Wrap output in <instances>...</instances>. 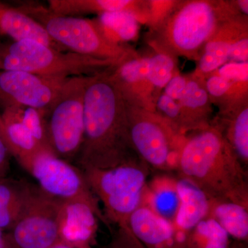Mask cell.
Listing matches in <instances>:
<instances>
[{"instance_id": "cell-11", "label": "cell", "mask_w": 248, "mask_h": 248, "mask_svg": "<svg viewBox=\"0 0 248 248\" xmlns=\"http://www.w3.org/2000/svg\"><path fill=\"white\" fill-rule=\"evenodd\" d=\"M67 79L22 71H0V107L24 106L48 112Z\"/></svg>"}, {"instance_id": "cell-28", "label": "cell", "mask_w": 248, "mask_h": 248, "mask_svg": "<svg viewBox=\"0 0 248 248\" xmlns=\"http://www.w3.org/2000/svg\"><path fill=\"white\" fill-rule=\"evenodd\" d=\"M11 108L14 109L18 118L29 129L39 146L42 149L52 151L47 132L46 111L24 106Z\"/></svg>"}, {"instance_id": "cell-2", "label": "cell", "mask_w": 248, "mask_h": 248, "mask_svg": "<svg viewBox=\"0 0 248 248\" xmlns=\"http://www.w3.org/2000/svg\"><path fill=\"white\" fill-rule=\"evenodd\" d=\"M177 170L209 199L248 208L247 170L213 122L187 137Z\"/></svg>"}, {"instance_id": "cell-13", "label": "cell", "mask_w": 248, "mask_h": 248, "mask_svg": "<svg viewBox=\"0 0 248 248\" xmlns=\"http://www.w3.org/2000/svg\"><path fill=\"white\" fill-rule=\"evenodd\" d=\"M128 228L146 248H186L187 234L142 204L129 218Z\"/></svg>"}, {"instance_id": "cell-15", "label": "cell", "mask_w": 248, "mask_h": 248, "mask_svg": "<svg viewBox=\"0 0 248 248\" xmlns=\"http://www.w3.org/2000/svg\"><path fill=\"white\" fill-rule=\"evenodd\" d=\"M48 9L60 16L79 17L86 14L125 11L131 13L140 23H148L150 1L135 0H48Z\"/></svg>"}, {"instance_id": "cell-30", "label": "cell", "mask_w": 248, "mask_h": 248, "mask_svg": "<svg viewBox=\"0 0 248 248\" xmlns=\"http://www.w3.org/2000/svg\"><path fill=\"white\" fill-rule=\"evenodd\" d=\"M155 112L181 130L182 118L180 107L177 102L161 93L156 101Z\"/></svg>"}, {"instance_id": "cell-34", "label": "cell", "mask_w": 248, "mask_h": 248, "mask_svg": "<svg viewBox=\"0 0 248 248\" xmlns=\"http://www.w3.org/2000/svg\"><path fill=\"white\" fill-rule=\"evenodd\" d=\"M188 77L182 76L180 74L176 75L170 80L167 85L165 86L164 93L173 100L178 102L182 97L183 93L187 84Z\"/></svg>"}, {"instance_id": "cell-18", "label": "cell", "mask_w": 248, "mask_h": 248, "mask_svg": "<svg viewBox=\"0 0 248 248\" xmlns=\"http://www.w3.org/2000/svg\"><path fill=\"white\" fill-rule=\"evenodd\" d=\"M0 35L9 36L15 42L35 40L46 46L65 51L66 49L54 42L46 31L27 15L0 1Z\"/></svg>"}, {"instance_id": "cell-12", "label": "cell", "mask_w": 248, "mask_h": 248, "mask_svg": "<svg viewBox=\"0 0 248 248\" xmlns=\"http://www.w3.org/2000/svg\"><path fill=\"white\" fill-rule=\"evenodd\" d=\"M148 57L140 55L122 62L111 70V76L123 94L125 102L155 112L161 93L152 86L147 76Z\"/></svg>"}, {"instance_id": "cell-32", "label": "cell", "mask_w": 248, "mask_h": 248, "mask_svg": "<svg viewBox=\"0 0 248 248\" xmlns=\"http://www.w3.org/2000/svg\"><path fill=\"white\" fill-rule=\"evenodd\" d=\"M107 248H146L130 231L118 228L113 239Z\"/></svg>"}, {"instance_id": "cell-25", "label": "cell", "mask_w": 248, "mask_h": 248, "mask_svg": "<svg viewBox=\"0 0 248 248\" xmlns=\"http://www.w3.org/2000/svg\"><path fill=\"white\" fill-rule=\"evenodd\" d=\"M204 83L212 104L219 107L220 113L234 109L248 101V82L231 81L210 75Z\"/></svg>"}, {"instance_id": "cell-29", "label": "cell", "mask_w": 248, "mask_h": 248, "mask_svg": "<svg viewBox=\"0 0 248 248\" xmlns=\"http://www.w3.org/2000/svg\"><path fill=\"white\" fill-rule=\"evenodd\" d=\"M179 74L175 59L167 54L156 52L148 57L147 76L153 88L158 92L164 89L173 77Z\"/></svg>"}, {"instance_id": "cell-10", "label": "cell", "mask_w": 248, "mask_h": 248, "mask_svg": "<svg viewBox=\"0 0 248 248\" xmlns=\"http://www.w3.org/2000/svg\"><path fill=\"white\" fill-rule=\"evenodd\" d=\"M62 205L63 202L31 184L20 216L6 232L14 248H48L60 242Z\"/></svg>"}, {"instance_id": "cell-17", "label": "cell", "mask_w": 248, "mask_h": 248, "mask_svg": "<svg viewBox=\"0 0 248 248\" xmlns=\"http://www.w3.org/2000/svg\"><path fill=\"white\" fill-rule=\"evenodd\" d=\"M187 84L178 101L181 110V130L196 131L211 124L212 102L202 80L187 76Z\"/></svg>"}, {"instance_id": "cell-27", "label": "cell", "mask_w": 248, "mask_h": 248, "mask_svg": "<svg viewBox=\"0 0 248 248\" xmlns=\"http://www.w3.org/2000/svg\"><path fill=\"white\" fill-rule=\"evenodd\" d=\"M186 248H231L230 236L215 220L207 217L189 232Z\"/></svg>"}, {"instance_id": "cell-22", "label": "cell", "mask_w": 248, "mask_h": 248, "mask_svg": "<svg viewBox=\"0 0 248 248\" xmlns=\"http://www.w3.org/2000/svg\"><path fill=\"white\" fill-rule=\"evenodd\" d=\"M1 117L9 151L21 166L28 162L39 151L45 150L39 146L29 129L18 118L12 108L3 109Z\"/></svg>"}, {"instance_id": "cell-37", "label": "cell", "mask_w": 248, "mask_h": 248, "mask_svg": "<svg viewBox=\"0 0 248 248\" xmlns=\"http://www.w3.org/2000/svg\"><path fill=\"white\" fill-rule=\"evenodd\" d=\"M48 248H91V247H77V246H72V245L66 244V243H63L62 242V241H60V242L58 243V244L53 245V246H51V247Z\"/></svg>"}, {"instance_id": "cell-3", "label": "cell", "mask_w": 248, "mask_h": 248, "mask_svg": "<svg viewBox=\"0 0 248 248\" xmlns=\"http://www.w3.org/2000/svg\"><path fill=\"white\" fill-rule=\"evenodd\" d=\"M244 17H248L241 14L235 1H175L152 27L148 43L155 51L173 58L198 61L204 46L222 24Z\"/></svg>"}, {"instance_id": "cell-6", "label": "cell", "mask_w": 248, "mask_h": 248, "mask_svg": "<svg viewBox=\"0 0 248 248\" xmlns=\"http://www.w3.org/2000/svg\"><path fill=\"white\" fill-rule=\"evenodd\" d=\"M150 169L138 159L111 169L81 170L110 226L129 231V218L143 203Z\"/></svg>"}, {"instance_id": "cell-8", "label": "cell", "mask_w": 248, "mask_h": 248, "mask_svg": "<svg viewBox=\"0 0 248 248\" xmlns=\"http://www.w3.org/2000/svg\"><path fill=\"white\" fill-rule=\"evenodd\" d=\"M89 77L68 78L46 114L52 151L69 163L77 159L82 144L85 87Z\"/></svg>"}, {"instance_id": "cell-39", "label": "cell", "mask_w": 248, "mask_h": 248, "mask_svg": "<svg viewBox=\"0 0 248 248\" xmlns=\"http://www.w3.org/2000/svg\"><path fill=\"white\" fill-rule=\"evenodd\" d=\"M1 42H0V46H1Z\"/></svg>"}, {"instance_id": "cell-5", "label": "cell", "mask_w": 248, "mask_h": 248, "mask_svg": "<svg viewBox=\"0 0 248 248\" xmlns=\"http://www.w3.org/2000/svg\"><path fill=\"white\" fill-rule=\"evenodd\" d=\"M17 8L39 23L50 38L66 50L120 62L138 55L128 45H117L108 40L95 19L58 16L48 7L31 1L22 3Z\"/></svg>"}, {"instance_id": "cell-35", "label": "cell", "mask_w": 248, "mask_h": 248, "mask_svg": "<svg viewBox=\"0 0 248 248\" xmlns=\"http://www.w3.org/2000/svg\"><path fill=\"white\" fill-rule=\"evenodd\" d=\"M0 248H14L10 241L7 232L0 230Z\"/></svg>"}, {"instance_id": "cell-7", "label": "cell", "mask_w": 248, "mask_h": 248, "mask_svg": "<svg viewBox=\"0 0 248 248\" xmlns=\"http://www.w3.org/2000/svg\"><path fill=\"white\" fill-rule=\"evenodd\" d=\"M125 104L130 141L139 157L151 169L177 170L186 134L156 112Z\"/></svg>"}, {"instance_id": "cell-31", "label": "cell", "mask_w": 248, "mask_h": 248, "mask_svg": "<svg viewBox=\"0 0 248 248\" xmlns=\"http://www.w3.org/2000/svg\"><path fill=\"white\" fill-rule=\"evenodd\" d=\"M210 75L231 81L248 82V62H228Z\"/></svg>"}, {"instance_id": "cell-33", "label": "cell", "mask_w": 248, "mask_h": 248, "mask_svg": "<svg viewBox=\"0 0 248 248\" xmlns=\"http://www.w3.org/2000/svg\"><path fill=\"white\" fill-rule=\"evenodd\" d=\"M12 155L9 151L0 113V179L8 177Z\"/></svg>"}, {"instance_id": "cell-36", "label": "cell", "mask_w": 248, "mask_h": 248, "mask_svg": "<svg viewBox=\"0 0 248 248\" xmlns=\"http://www.w3.org/2000/svg\"><path fill=\"white\" fill-rule=\"evenodd\" d=\"M236 6L240 12L244 16H248V0H238L236 1Z\"/></svg>"}, {"instance_id": "cell-4", "label": "cell", "mask_w": 248, "mask_h": 248, "mask_svg": "<svg viewBox=\"0 0 248 248\" xmlns=\"http://www.w3.org/2000/svg\"><path fill=\"white\" fill-rule=\"evenodd\" d=\"M121 63L60 51L35 40L14 41L0 46V71H22L49 78L91 76Z\"/></svg>"}, {"instance_id": "cell-16", "label": "cell", "mask_w": 248, "mask_h": 248, "mask_svg": "<svg viewBox=\"0 0 248 248\" xmlns=\"http://www.w3.org/2000/svg\"><path fill=\"white\" fill-rule=\"evenodd\" d=\"M99 220L87 204L79 202H63L62 205L60 239L77 247H91Z\"/></svg>"}, {"instance_id": "cell-19", "label": "cell", "mask_w": 248, "mask_h": 248, "mask_svg": "<svg viewBox=\"0 0 248 248\" xmlns=\"http://www.w3.org/2000/svg\"><path fill=\"white\" fill-rule=\"evenodd\" d=\"M177 189L180 205L174 226L179 231L187 234L200 221L208 217L210 201L203 191L183 178L177 179Z\"/></svg>"}, {"instance_id": "cell-24", "label": "cell", "mask_w": 248, "mask_h": 248, "mask_svg": "<svg viewBox=\"0 0 248 248\" xmlns=\"http://www.w3.org/2000/svg\"><path fill=\"white\" fill-rule=\"evenodd\" d=\"M208 217L215 220L229 236L240 241L248 237V208L240 204L209 199Z\"/></svg>"}, {"instance_id": "cell-9", "label": "cell", "mask_w": 248, "mask_h": 248, "mask_svg": "<svg viewBox=\"0 0 248 248\" xmlns=\"http://www.w3.org/2000/svg\"><path fill=\"white\" fill-rule=\"evenodd\" d=\"M38 183L45 193L61 202H79L89 205L99 221L110 228L99 200L93 194L84 172L78 166L42 150L22 166Z\"/></svg>"}, {"instance_id": "cell-1", "label": "cell", "mask_w": 248, "mask_h": 248, "mask_svg": "<svg viewBox=\"0 0 248 248\" xmlns=\"http://www.w3.org/2000/svg\"><path fill=\"white\" fill-rule=\"evenodd\" d=\"M112 68L86 82L84 136L76 159L81 170L111 169L140 159L130 141L126 104L111 76Z\"/></svg>"}, {"instance_id": "cell-38", "label": "cell", "mask_w": 248, "mask_h": 248, "mask_svg": "<svg viewBox=\"0 0 248 248\" xmlns=\"http://www.w3.org/2000/svg\"><path fill=\"white\" fill-rule=\"evenodd\" d=\"M231 248H240L239 246H235V247H234V246H233V247Z\"/></svg>"}, {"instance_id": "cell-21", "label": "cell", "mask_w": 248, "mask_h": 248, "mask_svg": "<svg viewBox=\"0 0 248 248\" xmlns=\"http://www.w3.org/2000/svg\"><path fill=\"white\" fill-rule=\"evenodd\" d=\"M221 130L240 161L248 164V101L231 110L220 113L218 120L212 121Z\"/></svg>"}, {"instance_id": "cell-26", "label": "cell", "mask_w": 248, "mask_h": 248, "mask_svg": "<svg viewBox=\"0 0 248 248\" xmlns=\"http://www.w3.org/2000/svg\"><path fill=\"white\" fill-rule=\"evenodd\" d=\"M104 36L113 43L128 45L138 37L140 22L136 16L125 11L104 13L95 19Z\"/></svg>"}, {"instance_id": "cell-14", "label": "cell", "mask_w": 248, "mask_h": 248, "mask_svg": "<svg viewBox=\"0 0 248 248\" xmlns=\"http://www.w3.org/2000/svg\"><path fill=\"white\" fill-rule=\"evenodd\" d=\"M248 17H240L223 23L207 42L190 76L205 81L210 74L229 62L232 46L248 36Z\"/></svg>"}, {"instance_id": "cell-23", "label": "cell", "mask_w": 248, "mask_h": 248, "mask_svg": "<svg viewBox=\"0 0 248 248\" xmlns=\"http://www.w3.org/2000/svg\"><path fill=\"white\" fill-rule=\"evenodd\" d=\"M31 183L0 179V230L8 232L20 216L30 192Z\"/></svg>"}, {"instance_id": "cell-20", "label": "cell", "mask_w": 248, "mask_h": 248, "mask_svg": "<svg viewBox=\"0 0 248 248\" xmlns=\"http://www.w3.org/2000/svg\"><path fill=\"white\" fill-rule=\"evenodd\" d=\"M142 204L174 225L180 205L177 179L166 175L153 178L147 185Z\"/></svg>"}]
</instances>
